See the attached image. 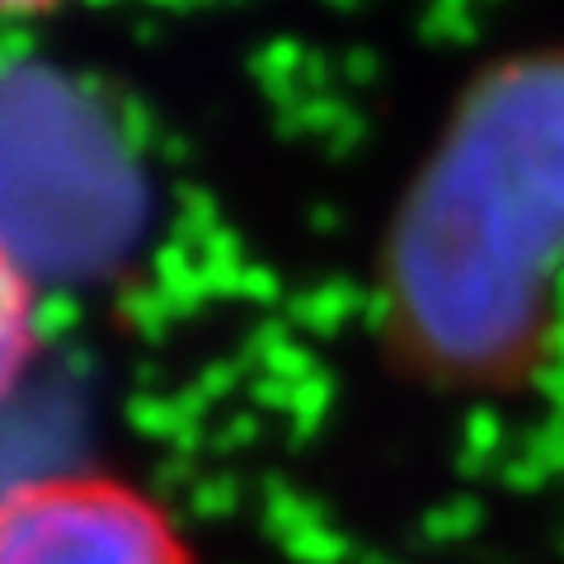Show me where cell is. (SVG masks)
<instances>
[{
  "label": "cell",
  "mask_w": 564,
  "mask_h": 564,
  "mask_svg": "<svg viewBox=\"0 0 564 564\" xmlns=\"http://www.w3.org/2000/svg\"><path fill=\"white\" fill-rule=\"evenodd\" d=\"M564 269V47L480 70L381 250V344L443 391L536 372Z\"/></svg>",
  "instance_id": "cell-1"
},
{
  "label": "cell",
  "mask_w": 564,
  "mask_h": 564,
  "mask_svg": "<svg viewBox=\"0 0 564 564\" xmlns=\"http://www.w3.org/2000/svg\"><path fill=\"white\" fill-rule=\"evenodd\" d=\"M0 564H193V551L132 485L52 475L0 494Z\"/></svg>",
  "instance_id": "cell-2"
},
{
  "label": "cell",
  "mask_w": 564,
  "mask_h": 564,
  "mask_svg": "<svg viewBox=\"0 0 564 564\" xmlns=\"http://www.w3.org/2000/svg\"><path fill=\"white\" fill-rule=\"evenodd\" d=\"M33 348H39V292L24 263L0 240V400L20 386Z\"/></svg>",
  "instance_id": "cell-3"
},
{
  "label": "cell",
  "mask_w": 564,
  "mask_h": 564,
  "mask_svg": "<svg viewBox=\"0 0 564 564\" xmlns=\"http://www.w3.org/2000/svg\"><path fill=\"white\" fill-rule=\"evenodd\" d=\"M62 0H0V20H24V14H47Z\"/></svg>",
  "instance_id": "cell-4"
}]
</instances>
